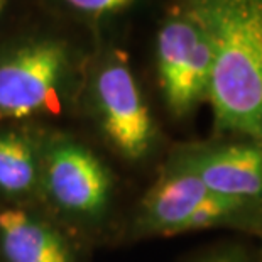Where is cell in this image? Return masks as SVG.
I'll return each instance as SVG.
<instances>
[{
  "mask_svg": "<svg viewBox=\"0 0 262 262\" xmlns=\"http://www.w3.org/2000/svg\"><path fill=\"white\" fill-rule=\"evenodd\" d=\"M213 46L208 100L220 137L262 142V0H178Z\"/></svg>",
  "mask_w": 262,
  "mask_h": 262,
  "instance_id": "6da1fadb",
  "label": "cell"
},
{
  "mask_svg": "<svg viewBox=\"0 0 262 262\" xmlns=\"http://www.w3.org/2000/svg\"><path fill=\"white\" fill-rule=\"evenodd\" d=\"M210 228H228L260 237L262 208L210 191L171 154L139 205L136 232L150 237Z\"/></svg>",
  "mask_w": 262,
  "mask_h": 262,
  "instance_id": "7a4b0ae2",
  "label": "cell"
},
{
  "mask_svg": "<svg viewBox=\"0 0 262 262\" xmlns=\"http://www.w3.org/2000/svg\"><path fill=\"white\" fill-rule=\"evenodd\" d=\"M73 71L64 41L27 39L0 49V122L58 114Z\"/></svg>",
  "mask_w": 262,
  "mask_h": 262,
  "instance_id": "3957f363",
  "label": "cell"
},
{
  "mask_svg": "<svg viewBox=\"0 0 262 262\" xmlns=\"http://www.w3.org/2000/svg\"><path fill=\"white\" fill-rule=\"evenodd\" d=\"M156 64L161 93L174 119L191 115L208 100L213 46L203 24L181 2L158 29Z\"/></svg>",
  "mask_w": 262,
  "mask_h": 262,
  "instance_id": "277c9868",
  "label": "cell"
},
{
  "mask_svg": "<svg viewBox=\"0 0 262 262\" xmlns=\"http://www.w3.org/2000/svg\"><path fill=\"white\" fill-rule=\"evenodd\" d=\"M88 90L93 114L112 147L129 161L147 158L158 129L124 54L105 53L92 70Z\"/></svg>",
  "mask_w": 262,
  "mask_h": 262,
  "instance_id": "5b68a950",
  "label": "cell"
},
{
  "mask_svg": "<svg viewBox=\"0 0 262 262\" xmlns=\"http://www.w3.org/2000/svg\"><path fill=\"white\" fill-rule=\"evenodd\" d=\"M41 183L58 208L83 219L102 215L112 196V178L102 161L68 137L53 139L48 144Z\"/></svg>",
  "mask_w": 262,
  "mask_h": 262,
  "instance_id": "8992f818",
  "label": "cell"
},
{
  "mask_svg": "<svg viewBox=\"0 0 262 262\" xmlns=\"http://www.w3.org/2000/svg\"><path fill=\"white\" fill-rule=\"evenodd\" d=\"M203 185L220 196L262 208V142L220 137L172 150Z\"/></svg>",
  "mask_w": 262,
  "mask_h": 262,
  "instance_id": "52a82bcc",
  "label": "cell"
},
{
  "mask_svg": "<svg viewBox=\"0 0 262 262\" xmlns=\"http://www.w3.org/2000/svg\"><path fill=\"white\" fill-rule=\"evenodd\" d=\"M0 249L7 262H73L56 228L24 210L0 213Z\"/></svg>",
  "mask_w": 262,
  "mask_h": 262,
  "instance_id": "ba28073f",
  "label": "cell"
},
{
  "mask_svg": "<svg viewBox=\"0 0 262 262\" xmlns=\"http://www.w3.org/2000/svg\"><path fill=\"white\" fill-rule=\"evenodd\" d=\"M42 163L37 147L24 130H0V191L27 196L41 183Z\"/></svg>",
  "mask_w": 262,
  "mask_h": 262,
  "instance_id": "9c48e42d",
  "label": "cell"
},
{
  "mask_svg": "<svg viewBox=\"0 0 262 262\" xmlns=\"http://www.w3.org/2000/svg\"><path fill=\"white\" fill-rule=\"evenodd\" d=\"M136 2L137 0H59V4L70 12L92 20L124 12Z\"/></svg>",
  "mask_w": 262,
  "mask_h": 262,
  "instance_id": "30bf717a",
  "label": "cell"
},
{
  "mask_svg": "<svg viewBox=\"0 0 262 262\" xmlns=\"http://www.w3.org/2000/svg\"><path fill=\"white\" fill-rule=\"evenodd\" d=\"M198 262H254V260L238 247H228V249L216 250V252L200 259Z\"/></svg>",
  "mask_w": 262,
  "mask_h": 262,
  "instance_id": "8fae6325",
  "label": "cell"
},
{
  "mask_svg": "<svg viewBox=\"0 0 262 262\" xmlns=\"http://www.w3.org/2000/svg\"><path fill=\"white\" fill-rule=\"evenodd\" d=\"M5 5H7V0H0V14H2V10L5 9Z\"/></svg>",
  "mask_w": 262,
  "mask_h": 262,
  "instance_id": "7c38bea8",
  "label": "cell"
},
{
  "mask_svg": "<svg viewBox=\"0 0 262 262\" xmlns=\"http://www.w3.org/2000/svg\"><path fill=\"white\" fill-rule=\"evenodd\" d=\"M260 238H262V235H260ZM259 262H262V249H260V255H259Z\"/></svg>",
  "mask_w": 262,
  "mask_h": 262,
  "instance_id": "4fadbf2b",
  "label": "cell"
}]
</instances>
